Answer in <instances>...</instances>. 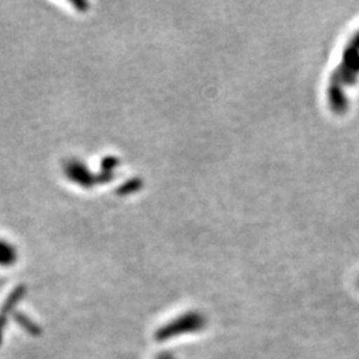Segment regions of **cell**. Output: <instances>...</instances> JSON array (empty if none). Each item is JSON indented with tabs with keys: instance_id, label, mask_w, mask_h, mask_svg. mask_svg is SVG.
Instances as JSON below:
<instances>
[{
	"instance_id": "obj_1",
	"label": "cell",
	"mask_w": 359,
	"mask_h": 359,
	"mask_svg": "<svg viewBox=\"0 0 359 359\" xmlns=\"http://www.w3.org/2000/svg\"><path fill=\"white\" fill-rule=\"evenodd\" d=\"M11 253H10V250H7V248L6 246H3V245H0V262H10L11 261Z\"/></svg>"
}]
</instances>
